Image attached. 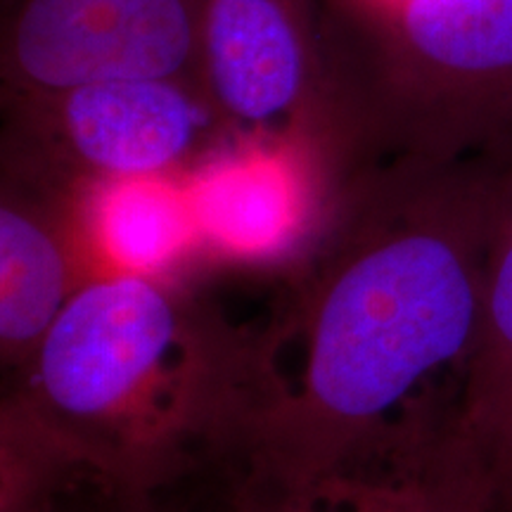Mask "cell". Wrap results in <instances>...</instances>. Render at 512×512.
Returning <instances> with one entry per match:
<instances>
[{"mask_svg":"<svg viewBox=\"0 0 512 512\" xmlns=\"http://www.w3.org/2000/svg\"><path fill=\"white\" fill-rule=\"evenodd\" d=\"M503 157H396L344 176L316 240L283 273L273 396L235 494H297L458 430Z\"/></svg>","mask_w":512,"mask_h":512,"instance_id":"1","label":"cell"},{"mask_svg":"<svg viewBox=\"0 0 512 512\" xmlns=\"http://www.w3.org/2000/svg\"><path fill=\"white\" fill-rule=\"evenodd\" d=\"M0 396L107 494L157 501L200 467L242 475L273 396L271 328L230 325L185 280L100 275Z\"/></svg>","mask_w":512,"mask_h":512,"instance_id":"2","label":"cell"},{"mask_svg":"<svg viewBox=\"0 0 512 512\" xmlns=\"http://www.w3.org/2000/svg\"><path fill=\"white\" fill-rule=\"evenodd\" d=\"M323 119L347 171L512 150V0L316 8Z\"/></svg>","mask_w":512,"mask_h":512,"instance_id":"3","label":"cell"},{"mask_svg":"<svg viewBox=\"0 0 512 512\" xmlns=\"http://www.w3.org/2000/svg\"><path fill=\"white\" fill-rule=\"evenodd\" d=\"M226 143L204 93L176 79L86 83L0 112V157L57 190L174 178Z\"/></svg>","mask_w":512,"mask_h":512,"instance_id":"4","label":"cell"},{"mask_svg":"<svg viewBox=\"0 0 512 512\" xmlns=\"http://www.w3.org/2000/svg\"><path fill=\"white\" fill-rule=\"evenodd\" d=\"M204 3L0 0V112L114 79L200 88Z\"/></svg>","mask_w":512,"mask_h":512,"instance_id":"5","label":"cell"},{"mask_svg":"<svg viewBox=\"0 0 512 512\" xmlns=\"http://www.w3.org/2000/svg\"><path fill=\"white\" fill-rule=\"evenodd\" d=\"M197 79L226 143L297 145L335 169L313 0H207Z\"/></svg>","mask_w":512,"mask_h":512,"instance_id":"6","label":"cell"},{"mask_svg":"<svg viewBox=\"0 0 512 512\" xmlns=\"http://www.w3.org/2000/svg\"><path fill=\"white\" fill-rule=\"evenodd\" d=\"M339 183L304 147L254 140L216 147L183 178L202 264L287 273L323 228Z\"/></svg>","mask_w":512,"mask_h":512,"instance_id":"7","label":"cell"},{"mask_svg":"<svg viewBox=\"0 0 512 512\" xmlns=\"http://www.w3.org/2000/svg\"><path fill=\"white\" fill-rule=\"evenodd\" d=\"M88 280L74 195L0 157V377L27 366L69 294Z\"/></svg>","mask_w":512,"mask_h":512,"instance_id":"8","label":"cell"},{"mask_svg":"<svg viewBox=\"0 0 512 512\" xmlns=\"http://www.w3.org/2000/svg\"><path fill=\"white\" fill-rule=\"evenodd\" d=\"M501 484L453 432L427 451L370 460L290 496H235L228 512H496Z\"/></svg>","mask_w":512,"mask_h":512,"instance_id":"9","label":"cell"},{"mask_svg":"<svg viewBox=\"0 0 512 512\" xmlns=\"http://www.w3.org/2000/svg\"><path fill=\"white\" fill-rule=\"evenodd\" d=\"M88 280L145 275L185 280L202 266L200 240L183 181L128 178L72 190Z\"/></svg>","mask_w":512,"mask_h":512,"instance_id":"10","label":"cell"},{"mask_svg":"<svg viewBox=\"0 0 512 512\" xmlns=\"http://www.w3.org/2000/svg\"><path fill=\"white\" fill-rule=\"evenodd\" d=\"M512 427V150L498 166L482 268V328L458 432L494 458Z\"/></svg>","mask_w":512,"mask_h":512,"instance_id":"11","label":"cell"},{"mask_svg":"<svg viewBox=\"0 0 512 512\" xmlns=\"http://www.w3.org/2000/svg\"><path fill=\"white\" fill-rule=\"evenodd\" d=\"M83 477L36 422L0 396V512H50L69 479Z\"/></svg>","mask_w":512,"mask_h":512,"instance_id":"12","label":"cell"},{"mask_svg":"<svg viewBox=\"0 0 512 512\" xmlns=\"http://www.w3.org/2000/svg\"><path fill=\"white\" fill-rule=\"evenodd\" d=\"M494 463H496L498 470H501V475H505V479L512 482V427H510V432L505 434L501 446L496 448Z\"/></svg>","mask_w":512,"mask_h":512,"instance_id":"13","label":"cell"},{"mask_svg":"<svg viewBox=\"0 0 512 512\" xmlns=\"http://www.w3.org/2000/svg\"><path fill=\"white\" fill-rule=\"evenodd\" d=\"M114 505L110 512H162L157 501H131V498L112 496Z\"/></svg>","mask_w":512,"mask_h":512,"instance_id":"14","label":"cell"},{"mask_svg":"<svg viewBox=\"0 0 512 512\" xmlns=\"http://www.w3.org/2000/svg\"><path fill=\"white\" fill-rule=\"evenodd\" d=\"M384 3H394V0H313L316 8H375Z\"/></svg>","mask_w":512,"mask_h":512,"instance_id":"15","label":"cell"},{"mask_svg":"<svg viewBox=\"0 0 512 512\" xmlns=\"http://www.w3.org/2000/svg\"><path fill=\"white\" fill-rule=\"evenodd\" d=\"M498 512H512V491L503 496V503L498 505Z\"/></svg>","mask_w":512,"mask_h":512,"instance_id":"16","label":"cell"},{"mask_svg":"<svg viewBox=\"0 0 512 512\" xmlns=\"http://www.w3.org/2000/svg\"><path fill=\"white\" fill-rule=\"evenodd\" d=\"M50 512H57V508H55V510H50Z\"/></svg>","mask_w":512,"mask_h":512,"instance_id":"17","label":"cell"}]
</instances>
